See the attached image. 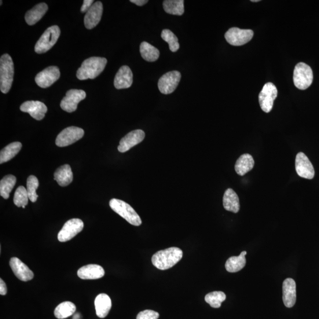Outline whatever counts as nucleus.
I'll list each match as a JSON object with an SVG mask.
<instances>
[{
  "mask_svg": "<svg viewBox=\"0 0 319 319\" xmlns=\"http://www.w3.org/2000/svg\"><path fill=\"white\" fill-rule=\"evenodd\" d=\"M183 251L177 247H171L157 252L152 256L154 266L161 270L170 269L181 261Z\"/></svg>",
  "mask_w": 319,
  "mask_h": 319,
  "instance_id": "1",
  "label": "nucleus"
},
{
  "mask_svg": "<svg viewBox=\"0 0 319 319\" xmlns=\"http://www.w3.org/2000/svg\"><path fill=\"white\" fill-rule=\"evenodd\" d=\"M107 64L104 57H92L84 61L78 71L76 76L79 80L94 79L103 72Z\"/></svg>",
  "mask_w": 319,
  "mask_h": 319,
  "instance_id": "2",
  "label": "nucleus"
},
{
  "mask_svg": "<svg viewBox=\"0 0 319 319\" xmlns=\"http://www.w3.org/2000/svg\"><path fill=\"white\" fill-rule=\"evenodd\" d=\"M14 64L8 54L2 55L0 59V90L7 94L12 88L14 76Z\"/></svg>",
  "mask_w": 319,
  "mask_h": 319,
  "instance_id": "3",
  "label": "nucleus"
},
{
  "mask_svg": "<svg viewBox=\"0 0 319 319\" xmlns=\"http://www.w3.org/2000/svg\"><path fill=\"white\" fill-rule=\"evenodd\" d=\"M109 206L113 211L126 219L130 224L137 226L141 225L140 216L129 204L122 200L112 199L109 201Z\"/></svg>",
  "mask_w": 319,
  "mask_h": 319,
  "instance_id": "4",
  "label": "nucleus"
},
{
  "mask_svg": "<svg viewBox=\"0 0 319 319\" xmlns=\"http://www.w3.org/2000/svg\"><path fill=\"white\" fill-rule=\"evenodd\" d=\"M61 35V30L57 25H52L47 28L37 42L35 50L38 54L45 53L52 49L56 44Z\"/></svg>",
  "mask_w": 319,
  "mask_h": 319,
  "instance_id": "5",
  "label": "nucleus"
},
{
  "mask_svg": "<svg viewBox=\"0 0 319 319\" xmlns=\"http://www.w3.org/2000/svg\"><path fill=\"white\" fill-rule=\"evenodd\" d=\"M313 75L312 69L306 64L299 63L295 68L293 80L298 89L305 90L312 83Z\"/></svg>",
  "mask_w": 319,
  "mask_h": 319,
  "instance_id": "6",
  "label": "nucleus"
},
{
  "mask_svg": "<svg viewBox=\"0 0 319 319\" xmlns=\"http://www.w3.org/2000/svg\"><path fill=\"white\" fill-rule=\"evenodd\" d=\"M84 135L82 128L72 126L65 128L57 135L56 144L60 148L70 146L81 139Z\"/></svg>",
  "mask_w": 319,
  "mask_h": 319,
  "instance_id": "7",
  "label": "nucleus"
},
{
  "mask_svg": "<svg viewBox=\"0 0 319 319\" xmlns=\"http://www.w3.org/2000/svg\"><path fill=\"white\" fill-rule=\"evenodd\" d=\"M253 36H254V32L251 30L233 27L227 31L225 38L230 45L239 46L244 45L250 41Z\"/></svg>",
  "mask_w": 319,
  "mask_h": 319,
  "instance_id": "8",
  "label": "nucleus"
},
{
  "mask_svg": "<svg viewBox=\"0 0 319 319\" xmlns=\"http://www.w3.org/2000/svg\"><path fill=\"white\" fill-rule=\"evenodd\" d=\"M277 94V88L273 83L265 84L259 94V105L263 111L269 113L272 110Z\"/></svg>",
  "mask_w": 319,
  "mask_h": 319,
  "instance_id": "9",
  "label": "nucleus"
},
{
  "mask_svg": "<svg viewBox=\"0 0 319 319\" xmlns=\"http://www.w3.org/2000/svg\"><path fill=\"white\" fill-rule=\"evenodd\" d=\"M84 223L82 220L74 218L69 220L58 234V240L61 243L70 241L77 234L81 232Z\"/></svg>",
  "mask_w": 319,
  "mask_h": 319,
  "instance_id": "10",
  "label": "nucleus"
},
{
  "mask_svg": "<svg viewBox=\"0 0 319 319\" xmlns=\"http://www.w3.org/2000/svg\"><path fill=\"white\" fill-rule=\"evenodd\" d=\"M181 79V73L177 71L165 73L159 80L158 87L161 93L170 94L175 91Z\"/></svg>",
  "mask_w": 319,
  "mask_h": 319,
  "instance_id": "11",
  "label": "nucleus"
},
{
  "mask_svg": "<svg viewBox=\"0 0 319 319\" xmlns=\"http://www.w3.org/2000/svg\"><path fill=\"white\" fill-rule=\"evenodd\" d=\"M85 91L80 90H71L67 92L66 96L61 102V107L65 111L73 112L78 108L79 102L86 98Z\"/></svg>",
  "mask_w": 319,
  "mask_h": 319,
  "instance_id": "12",
  "label": "nucleus"
},
{
  "mask_svg": "<svg viewBox=\"0 0 319 319\" xmlns=\"http://www.w3.org/2000/svg\"><path fill=\"white\" fill-rule=\"evenodd\" d=\"M60 69L52 66L39 72L36 76L35 81L37 85L40 88L47 89L56 82L60 79Z\"/></svg>",
  "mask_w": 319,
  "mask_h": 319,
  "instance_id": "13",
  "label": "nucleus"
},
{
  "mask_svg": "<svg viewBox=\"0 0 319 319\" xmlns=\"http://www.w3.org/2000/svg\"><path fill=\"white\" fill-rule=\"evenodd\" d=\"M296 170L300 177L312 179L314 177V170L312 164L303 153L300 152L296 156Z\"/></svg>",
  "mask_w": 319,
  "mask_h": 319,
  "instance_id": "14",
  "label": "nucleus"
},
{
  "mask_svg": "<svg viewBox=\"0 0 319 319\" xmlns=\"http://www.w3.org/2000/svg\"><path fill=\"white\" fill-rule=\"evenodd\" d=\"M145 133L141 130L132 131L120 141L119 151L125 153L140 143L145 138Z\"/></svg>",
  "mask_w": 319,
  "mask_h": 319,
  "instance_id": "15",
  "label": "nucleus"
},
{
  "mask_svg": "<svg viewBox=\"0 0 319 319\" xmlns=\"http://www.w3.org/2000/svg\"><path fill=\"white\" fill-rule=\"evenodd\" d=\"M20 110L22 112L28 113L35 120L40 121L45 117L47 108L42 102L28 101L21 104Z\"/></svg>",
  "mask_w": 319,
  "mask_h": 319,
  "instance_id": "16",
  "label": "nucleus"
},
{
  "mask_svg": "<svg viewBox=\"0 0 319 319\" xmlns=\"http://www.w3.org/2000/svg\"><path fill=\"white\" fill-rule=\"evenodd\" d=\"M103 12V5L101 2L93 4L84 17V24L88 29H93L100 23Z\"/></svg>",
  "mask_w": 319,
  "mask_h": 319,
  "instance_id": "17",
  "label": "nucleus"
},
{
  "mask_svg": "<svg viewBox=\"0 0 319 319\" xmlns=\"http://www.w3.org/2000/svg\"><path fill=\"white\" fill-rule=\"evenodd\" d=\"M10 266L14 274L21 281H28L34 278V273L20 259L16 257L11 258Z\"/></svg>",
  "mask_w": 319,
  "mask_h": 319,
  "instance_id": "18",
  "label": "nucleus"
},
{
  "mask_svg": "<svg viewBox=\"0 0 319 319\" xmlns=\"http://www.w3.org/2000/svg\"><path fill=\"white\" fill-rule=\"evenodd\" d=\"M133 82V75L128 66H123L119 69L114 79V86L117 90L127 89L131 87Z\"/></svg>",
  "mask_w": 319,
  "mask_h": 319,
  "instance_id": "19",
  "label": "nucleus"
},
{
  "mask_svg": "<svg viewBox=\"0 0 319 319\" xmlns=\"http://www.w3.org/2000/svg\"><path fill=\"white\" fill-rule=\"evenodd\" d=\"M283 300L285 307L291 308L296 302V284L293 278H288L283 283Z\"/></svg>",
  "mask_w": 319,
  "mask_h": 319,
  "instance_id": "20",
  "label": "nucleus"
},
{
  "mask_svg": "<svg viewBox=\"0 0 319 319\" xmlns=\"http://www.w3.org/2000/svg\"><path fill=\"white\" fill-rule=\"evenodd\" d=\"M104 275L103 268L97 265L83 266L78 271V276L82 280H97L103 277Z\"/></svg>",
  "mask_w": 319,
  "mask_h": 319,
  "instance_id": "21",
  "label": "nucleus"
},
{
  "mask_svg": "<svg viewBox=\"0 0 319 319\" xmlns=\"http://www.w3.org/2000/svg\"><path fill=\"white\" fill-rule=\"evenodd\" d=\"M95 306L97 316L105 318L111 309V300L107 295L102 293L95 299Z\"/></svg>",
  "mask_w": 319,
  "mask_h": 319,
  "instance_id": "22",
  "label": "nucleus"
},
{
  "mask_svg": "<svg viewBox=\"0 0 319 319\" xmlns=\"http://www.w3.org/2000/svg\"><path fill=\"white\" fill-rule=\"evenodd\" d=\"M47 10L48 6L46 3L38 4L25 14V20L29 25H34L41 19Z\"/></svg>",
  "mask_w": 319,
  "mask_h": 319,
  "instance_id": "23",
  "label": "nucleus"
},
{
  "mask_svg": "<svg viewBox=\"0 0 319 319\" xmlns=\"http://www.w3.org/2000/svg\"><path fill=\"white\" fill-rule=\"evenodd\" d=\"M73 179L72 171L69 164H65L59 167L54 173V179L62 187L70 185Z\"/></svg>",
  "mask_w": 319,
  "mask_h": 319,
  "instance_id": "24",
  "label": "nucleus"
},
{
  "mask_svg": "<svg viewBox=\"0 0 319 319\" xmlns=\"http://www.w3.org/2000/svg\"><path fill=\"white\" fill-rule=\"evenodd\" d=\"M223 207L226 211L238 213L240 210V199L237 194L232 189L226 190L223 197Z\"/></svg>",
  "mask_w": 319,
  "mask_h": 319,
  "instance_id": "25",
  "label": "nucleus"
},
{
  "mask_svg": "<svg viewBox=\"0 0 319 319\" xmlns=\"http://www.w3.org/2000/svg\"><path fill=\"white\" fill-rule=\"evenodd\" d=\"M255 164L254 159L249 154H244L240 157L235 166V170L240 176H244L250 171Z\"/></svg>",
  "mask_w": 319,
  "mask_h": 319,
  "instance_id": "26",
  "label": "nucleus"
},
{
  "mask_svg": "<svg viewBox=\"0 0 319 319\" xmlns=\"http://www.w3.org/2000/svg\"><path fill=\"white\" fill-rule=\"evenodd\" d=\"M246 255L247 252L243 251L238 256H231L225 264L226 271L229 273H236L243 269L246 265Z\"/></svg>",
  "mask_w": 319,
  "mask_h": 319,
  "instance_id": "27",
  "label": "nucleus"
},
{
  "mask_svg": "<svg viewBox=\"0 0 319 319\" xmlns=\"http://www.w3.org/2000/svg\"><path fill=\"white\" fill-rule=\"evenodd\" d=\"M22 148L20 142H13L7 145L0 152V164H3L14 158Z\"/></svg>",
  "mask_w": 319,
  "mask_h": 319,
  "instance_id": "28",
  "label": "nucleus"
},
{
  "mask_svg": "<svg viewBox=\"0 0 319 319\" xmlns=\"http://www.w3.org/2000/svg\"><path fill=\"white\" fill-rule=\"evenodd\" d=\"M184 2L183 0H166L163 3V9L168 14L182 16L185 12Z\"/></svg>",
  "mask_w": 319,
  "mask_h": 319,
  "instance_id": "29",
  "label": "nucleus"
},
{
  "mask_svg": "<svg viewBox=\"0 0 319 319\" xmlns=\"http://www.w3.org/2000/svg\"><path fill=\"white\" fill-rule=\"evenodd\" d=\"M140 52L141 57L145 61L150 62L156 61L160 56L159 50L155 46L146 42H143L141 43Z\"/></svg>",
  "mask_w": 319,
  "mask_h": 319,
  "instance_id": "30",
  "label": "nucleus"
},
{
  "mask_svg": "<svg viewBox=\"0 0 319 319\" xmlns=\"http://www.w3.org/2000/svg\"><path fill=\"white\" fill-rule=\"evenodd\" d=\"M17 179L14 176L9 175L4 177L0 182V195L4 199H9L10 194L16 185Z\"/></svg>",
  "mask_w": 319,
  "mask_h": 319,
  "instance_id": "31",
  "label": "nucleus"
},
{
  "mask_svg": "<svg viewBox=\"0 0 319 319\" xmlns=\"http://www.w3.org/2000/svg\"><path fill=\"white\" fill-rule=\"evenodd\" d=\"M76 309V306L73 303L64 302L56 307L54 314L59 319H64L71 316L75 312Z\"/></svg>",
  "mask_w": 319,
  "mask_h": 319,
  "instance_id": "32",
  "label": "nucleus"
},
{
  "mask_svg": "<svg viewBox=\"0 0 319 319\" xmlns=\"http://www.w3.org/2000/svg\"><path fill=\"white\" fill-rule=\"evenodd\" d=\"M226 295L222 292H213L205 296V301L213 308L218 309L226 300Z\"/></svg>",
  "mask_w": 319,
  "mask_h": 319,
  "instance_id": "33",
  "label": "nucleus"
},
{
  "mask_svg": "<svg viewBox=\"0 0 319 319\" xmlns=\"http://www.w3.org/2000/svg\"><path fill=\"white\" fill-rule=\"evenodd\" d=\"M161 38L169 45L170 50L172 52H176L180 48L179 40L173 32L168 29H164L161 32Z\"/></svg>",
  "mask_w": 319,
  "mask_h": 319,
  "instance_id": "34",
  "label": "nucleus"
},
{
  "mask_svg": "<svg viewBox=\"0 0 319 319\" xmlns=\"http://www.w3.org/2000/svg\"><path fill=\"white\" fill-rule=\"evenodd\" d=\"M29 198L27 190L24 186H19L14 196V204L17 207H25L28 204Z\"/></svg>",
  "mask_w": 319,
  "mask_h": 319,
  "instance_id": "35",
  "label": "nucleus"
},
{
  "mask_svg": "<svg viewBox=\"0 0 319 319\" xmlns=\"http://www.w3.org/2000/svg\"><path fill=\"white\" fill-rule=\"evenodd\" d=\"M39 185V181L35 176H30L27 180V190L29 199L32 202H36L38 200V195H37L36 190Z\"/></svg>",
  "mask_w": 319,
  "mask_h": 319,
  "instance_id": "36",
  "label": "nucleus"
},
{
  "mask_svg": "<svg viewBox=\"0 0 319 319\" xmlns=\"http://www.w3.org/2000/svg\"><path fill=\"white\" fill-rule=\"evenodd\" d=\"M159 316V313L155 311L146 310L138 314L137 319H158Z\"/></svg>",
  "mask_w": 319,
  "mask_h": 319,
  "instance_id": "37",
  "label": "nucleus"
},
{
  "mask_svg": "<svg viewBox=\"0 0 319 319\" xmlns=\"http://www.w3.org/2000/svg\"><path fill=\"white\" fill-rule=\"evenodd\" d=\"M94 2V0H84L80 12L82 13H86L93 5Z\"/></svg>",
  "mask_w": 319,
  "mask_h": 319,
  "instance_id": "38",
  "label": "nucleus"
},
{
  "mask_svg": "<svg viewBox=\"0 0 319 319\" xmlns=\"http://www.w3.org/2000/svg\"><path fill=\"white\" fill-rule=\"evenodd\" d=\"M7 293V285L3 279H0V295L2 296L6 295Z\"/></svg>",
  "mask_w": 319,
  "mask_h": 319,
  "instance_id": "39",
  "label": "nucleus"
},
{
  "mask_svg": "<svg viewBox=\"0 0 319 319\" xmlns=\"http://www.w3.org/2000/svg\"><path fill=\"white\" fill-rule=\"evenodd\" d=\"M131 3H133L138 6H142L149 2L148 0H131Z\"/></svg>",
  "mask_w": 319,
  "mask_h": 319,
  "instance_id": "40",
  "label": "nucleus"
},
{
  "mask_svg": "<svg viewBox=\"0 0 319 319\" xmlns=\"http://www.w3.org/2000/svg\"><path fill=\"white\" fill-rule=\"evenodd\" d=\"M252 2H259V0H251Z\"/></svg>",
  "mask_w": 319,
  "mask_h": 319,
  "instance_id": "41",
  "label": "nucleus"
},
{
  "mask_svg": "<svg viewBox=\"0 0 319 319\" xmlns=\"http://www.w3.org/2000/svg\"><path fill=\"white\" fill-rule=\"evenodd\" d=\"M0 3H0V5H1V6H2V3H3V2H2V1H1V2H0Z\"/></svg>",
  "mask_w": 319,
  "mask_h": 319,
  "instance_id": "42",
  "label": "nucleus"
}]
</instances>
